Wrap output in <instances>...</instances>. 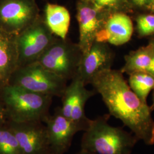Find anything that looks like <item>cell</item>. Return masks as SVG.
Segmentation results:
<instances>
[{
  "label": "cell",
  "instance_id": "8992f818",
  "mask_svg": "<svg viewBox=\"0 0 154 154\" xmlns=\"http://www.w3.org/2000/svg\"><path fill=\"white\" fill-rule=\"evenodd\" d=\"M56 37L40 16L16 36L18 67L37 62Z\"/></svg>",
  "mask_w": 154,
  "mask_h": 154
},
{
  "label": "cell",
  "instance_id": "9c48e42d",
  "mask_svg": "<svg viewBox=\"0 0 154 154\" xmlns=\"http://www.w3.org/2000/svg\"><path fill=\"white\" fill-rule=\"evenodd\" d=\"M24 154H49V143L46 126L42 121L7 123Z\"/></svg>",
  "mask_w": 154,
  "mask_h": 154
},
{
  "label": "cell",
  "instance_id": "6da1fadb",
  "mask_svg": "<svg viewBox=\"0 0 154 154\" xmlns=\"http://www.w3.org/2000/svg\"><path fill=\"white\" fill-rule=\"evenodd\" d=\"M90 84L101 95L110 116L120 119L138 140L154 144L152 111L130 88L121 70L111 69L101 72Z\"/></svg>",
  "mask_w": 154,
  "mask_h": 154
},
{
  "label": "cell",
  "instance_id": "e0dca14e",
  "mask_svg": "<svg viewBox=\"0 0 154 154\" xmlns=\"http://www.w3.org/2000/svg\"><path fill=\"white\" fill-rule=\"evenodd\" d=\"M128 85L143 102L147 103L149 94L154 90V75L147 72H136L129 75Z\"/></svg>",
  "mask_w": 154,
  "mask_h": 154
},
{
  "label": "cell",
  "instance_id": "7a4b0ae2",
  "mask_svg": "<svg viewBox=\"0 0 154 154\" xmlns=\"http://www.w3.org/2000/svg\"><path fill=\"white\" fill-rule=\"evenodd\" d=\"M110 114L91 120L81 140V149L91 154H131L138 139L132 132L111 126Z\"/></svg>",
  "mask_w": 154,
  "mask_h": 154
},
{
  "label": "cell",
  "instance_id": "4316f807",
  "mask_svg": "<svg viewBox=\"0 0 154 154\" xmlns=\"http://www.w3.org/2000/svg\"><path fill=\"white\" fill-rule=\"evenodd\" d=\"M149 42L154 44V35L149 37Z\"/></svg>",
  "mask_w": 154,
  "mask_h": 154
},
{
  "label": "cell",
  "instance_id": "5b68a950",
  "mask_svg": "<svg viewBox=\"0 0 154 154\" xmlns=\"http://www.w3.org/2000/svg\"><path fill=\"white\" fill-rule=\"evenodd\" d=\"M82 55L78 44L67 38L56 37L37 62L50 72L69 81L76 75Z\"/></svg>",
  "mask_w": 154,
  "mask_h": 154
},
{
  "label": "cell",
  "instance_id": "30bf717a",
  "mask_svg": "<svg viewBox=\"0 0 154 154\" xmlns=\"http://www.w3.org/2000/svg\"><path fill=\"white\" fill-rule=\"evenodd\" d=\"M114 53L109 45L95 41L88 51L83 54L77 74L85 85L90 84L93 79L101 72L111 69Z\"/></svg>",
  "mask_w": 154,
  "mask_h": 154
},
{
  "label": "cell",
  "instance_id": "83f0119b",
  "mask_svg": "<svg viewBox=\"0 0 154 154\" xmlns=\"http://www.w3.org/2000/svg\"><path fill=\"white\" fill-rule=\"evenodd\" d=\"M150 11H151L152 13H154V8L152 9H151V10H150Z\"/></svg>",
  "mask_w": 154,
  "mask_h": 154
},
{
  "label": "cell",
  "instance_id": "d4e9b609",
  "mask_svg": "<svg viewBox=\"0 0 154 154\" xmlns=\"http://www.w3.org/2000/svg\"><path fill=\"white\" fill-rule=\"evenodd\" d=\"M75 154H91L90 153H88V152H86V151H84L83 149H81L79 151H78L77 153H75Z\"/></svg>",
  "mask_w": 154,
  "mask_h": 154
},
{
  "label": "cell",
  "instance_id": "52a82bcc",
  "mask_svg": "<svg viewBox=\"0 0 154 154\" xmlns=\"http://www.w3.org/2000/svg\"><path fill=\"white\" fill-rule=\"evenodd\" d=\"M35 0H0V29L18 35L39 17Z\"/></svg>",
  "mask_w": 154,
  "mask_h": 154
},
{
  "label": "cell",
  "instance_id": "277c9868",
  "mask_svg": "<svg viewBox=\"0 0 154 154\" xmlns=\"http://www.w3.org/2000/svg\"><path fill=\"white\" fill-rule=\"evenodd\" d=\"M67 81L57 75L35 62L18 67L11 77L9 84L33 93L61 97Z\"/></svg>",
  "mask_w": 154,
  "mask_h": 154
},
{
  "label": "cell",
  "instance_id": "603a6c76",
  "mask_svg": "<svg viewBox=\"0 0 154 154\" xmlns=\"http://www.w3.org/2000/svg\"><path fill=\"white\" fill-rule=\"evenodd\" d=\"M149 107H150V109L152 111L154 110V90L152 92V103L151 106Z\"/></svg>",
  "mask_w": 154,
  "mask_h": 154
},
{
  "label": "cell",
  "instance_id": "4fadbf2b",
  "mask_svg": "<svg viewBox=\"0 0 154 154\" xmlns=\"http://www.w3.org/2000/svg\"><path fill=\"white\" fill-rule=\"evenodd\" d=\"M133 32L134 25L130 17L125 13L116 12L107 17L95 41L121 46L131 39Z\"/></svg>",
  "mask_w": 154,
  "mask_h": 154
},
{
  "label": "cell",
  "instance_id": "f1b7e54d",
  "mask_svg": "<svg viewBox=\"0 0 154 154\" xmlns=\"http://www.w3.org/2000/svg\"><path fill=\"white\" fill-rule=\"evenodd\" d=\"M52 154V153H50V154Z\"/></svg>",
  "mask_w": 154,
  "mask_h": 154
},
{
  "label": "cell",
  "instance_id": "d6986e66",
  "mask_svg": "<svg viewBox=\"0 0 154 154\" xmlns=\"http://www.w3.org/2000/svg\"><path fill=\"white\" fill-rule=\"evenodd\" d=\"M92 5L97 10L105 13L107 15L116 12H123L125 5H130L128 0H85Z\"/></svg>",
  "mask_w": 154,
  "mask_h": 154
},
{
  "label": "cell",
  "instance_id": "5bb4252c",
  "mask_svg": "<svg viewBox=\"0 0 154 154\" xmlns=\"http://www.w3.org/2000/svg\"><path fill=\"white\" fill-rule=\"evenodd\" d=\"M17 67L16 36L0 29V88L9 84Z\"/></svg>",
  "mask_w": 154,
  "mask_h": 154
},
{
  "label": "cell",
  "instance_id": "44dd1931",
  "mask_svg": "<svg viewBox=\"0 0 154 154\" xmlns=\"http://www.w3.org/2000/svg\"><path fill=\"white\" fill-rule=\"evenodd\" d=\"M152 0H128L130 5L138 8H146L148 9Z\"/></svg>",
  "mask_w": 154,
  "mask_h": 154
},
{
  "label": "cell",
  "instance_id": "ac0fdd59",
  "mask_svg": "<svg viewBox=\"0 0 154 154\" xmlns=\"http://www.w3.org/2000/svg\"><path fill=\"white\" fill-rule=\"evenodd\" d=\"M5 123L0 125V154H24L14 134Z\"/></svg>",
  "mask_w": 154,
  "mask_h": 154
},
{
  "label": "cell",
  "instance_id": "ffe728a7",
  "mask_svg": "<svg viewBox=\"0 0 154 154\" xmlns=\"http://www.w3.org/2000/svg\"><path fill=\"white\" fill-rule=\"evenodd\" d=\"M135 29L139 38L154 35V14H142L135 18Z\"/></svg>",
  "mask_w": 154,
  "mask_h": 154
},
{
  "label": "cell",
  "instance_id": "7c38bea8",
  "mask_svg": "<svg viewBox=\"0 0 154 154\" xmlns=\"http://www.w3.org/2000/svg\"><path fill=\"white\" fill-rule=\"evenodd\" d=\"M109 16L97 10L88 2L79 0L76 14L79 33L78 44L83 54L86 53L95 41Z\"/></svg>",
  "mask_w": 154,
  "mask_h": 154
},
{
  "label": "cell",
  "instance_id": "8fae6325",
  "mask_svg": "<svg viewBox=\"0 0 154 154\" xmlns=\"http://www.w3.org/2000/svg\"><path fill=\"white\" fill-rule=\"evenodd\" d=\"M44 123L46 127L50 153L63 154L69 149L74 135L83 131L77 123L63 116L58 107L53 115L48 116Z\"/></svg>",
  "mask_w": 154,
  "mask_h": 154
},
{
  "label": "cell",
  "instance_id": "484cf974",
  "mask_svg": "<svg viewBox=\"0 0 154 154\" xmlns=\"http://www.w3.org/2000/svg\"><path fill=\"white\" fill-rule=\"evenodd\" d=\"M149 73H151V74H152L153 75H154V63H153L152 66L151 67V69H150V70H149Z\"/></svg>",
  "mask_w": 154,
  "mask_h": 154
},
{
  "label": "cell",
  "instance_id": "7402d4cb",
  "mask_svg": "<svg viewBox=\"0 0 154 154\" xmlns=\"http://www.w3.org/2000/svg\"><path fill=\"white\" fill-rule=\"evenodd\" d=\"M6 118L7 117L6 114L5 110L0 99V125L5 123Z\"/></svg>",
  "mask_w": 154,
  "mask_h": 154
},
{
  "label": "cell",
  "instance_id": "3957f363",
  "mask_svg": "<svg viewBox=\"0 0 154 154\" xmlns=\"http://www.w3.org/2000/svg\"><path fill=\"white\" fill-rule=\"evenodd\" d=\"M53 97L33 93L19 86L6 85L0 88V99L9 121L44 122L49 116Z\"/></svg>",
  "mask_w": 154,
  "mask_h": 154
},
{
  "label": "cell",
  "instance_id": "cb8c5ba5",
  "mask_svg": "<svg viewBox=\"0 0 154 154\" xmlns=\"http://www.w3.org/2000/svg\"><path fill=\"white\" fill-rule=\"evenodd\" d=\"M154 0H152L151 1V4H150V5L149 6V8H148V9H149V11H150V10H151V9H154Z\"/></svg>",
  "mask_w": 154,
  "mask_h": 154
},
{
  "label": "cell",
  "instance_id": "ba28073f",
  "mask_svg": "<svg viewBox=\"0 0 154 154\" xmlns=\"http://www.w3.org/2000/svg\"><path fill=\"white\" fill-rule=\"evenodd\" d=\"M95 94L94 91L86 88V85L78 78L74 77L61 97L62 114L78 125L83 131L88 129L91 121L85 114V105Z\"/></svg>",
  "mask_w": 154,
  "mask_h": 154
},
{
  "label": "cell",
  "instance_id": "9a60e30c",
  "mask_svg": "<svg viewBox=\"0 0 154 154\" xmlns=\"http://www.w3.org/2000/svg\"><path fill=\"white\" fill-rule=\"evenodd\" d=\"M43 18L53 35L63 39L67 38L71 17L65 6L48 3L45 8Z\"/></svg>",
  "mask_w": 154,
  "mask_h": 154
},
{
  "label": "cell",
  "instance_id": "2e32d148",
  "mask_svg": "<svg viewBox=\"0 0 154 154\" xmlns=\"http://www.w3.org/2000/svg\"><path fill=\"white\" fill-rule=\"evenodd\" d=\"M125 63L121 72L128 75L136 72H149L154 62V44L149 42L145 46L130 51L125 56Z\"/></svg>",
  "mask_w": 154,
  "mask_h": 154
}]
</instances>
